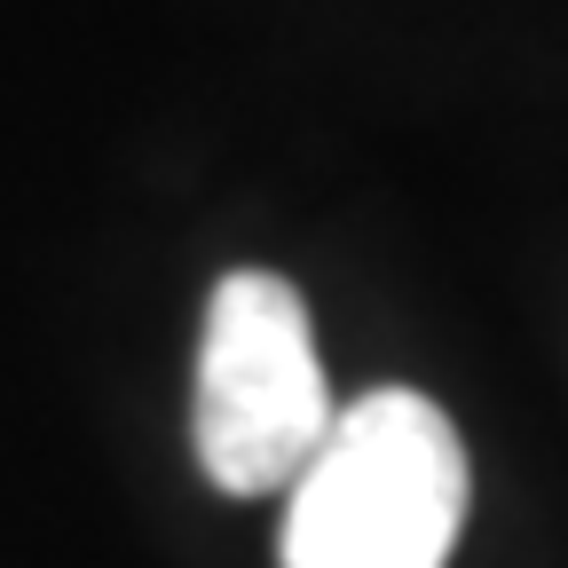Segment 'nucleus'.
<instances>
[{"label": "nucleus", "instance_id": "obj_1", "mask_svg": "<svg viewBox=\"0 0 568 568\" xmlns=\"http://www.w3.org/2000/svg\"><path fill=\"white\" fill-rule=\"evenodd\" d=\"M466 521V443L418 387H372L284 489V568H443Z\"/></svg>", "mask_w": 568, "mask_h": 568}, {"label": "nucleus", "instance_id": "obj_2", "mask_svg": "<svg viewBox=\"0 0 568 568\" xmlns=\"http://www.w3.org/2000/svg\"><path fill=\"white\" fill-rule=\"evenodd\" d=\"M332 435V387L308 332V301L268 268H230L205 301L190 443L213 489L268 497Z\"/></svg>", "mask_w": 568, "mask_h": 568}]
</instances>
